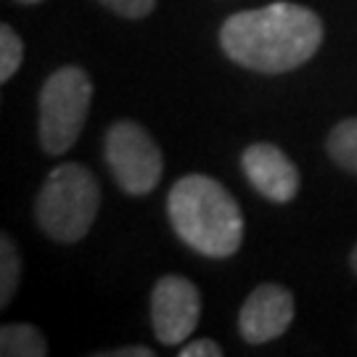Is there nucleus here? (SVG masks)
Wrapping results in <instances>:
<instances>
[{"label": "nucleus", "instance_id": "obj_9", "mask_svg": "<svg viewBox=\"0 0 357 357\" xmlns=\"http://www.w3.org/2000/svg\"><path fill=\"white\" fill-rule=\"evenodd\" d=\"M0 355L3 357H45L48 342L29 323H8L0 328Z\"/></svg>", "mask_w": 357, "mask_h": 357}, {"label": "nucleus", "instance_id": "obj_14", "mask_svg": "<svg viewBox=\"0 0 357 357\" xmlns=\"http://www.w3.org/2000/svg\"><path fill=\"white\" fill-rule=\"evenodd\" d=\"M222 347L212 339H196L191 344L180 347V357H220Z\"/></svg>", "mask_w": 357, "mask_h": 357}, {"label": "nucleus", "instance_id": "obj_4", "mask_svg": "<svg viewBox=\"0 0 357 357\" xmlns=\"http://www.w3.org/2000/svg\"><path fill=\"white\" fill-rule=\"evenodd\" d=\"M90 103L93 82L85 69L61 66L45 79L38 101L40 146L45 153L61 156L79 141V132L88 122Z\"/></svg>", "mask_w": 357, "mask_h": 357}, {"label": "nucleus", "instance_id": "obj_17", "mask_svg": "<svg viewBox=\"0 0 357 357\" xmlns=\"http://www.w3.org/2000/svg\"><path fill=\"white\" fill-rule=\"evenodd\" d=\"M19 3H26V6H32V3H40V0H19Z\"/></svg>", "mask_w": 357, "mask_h": 357}, {"label": "nucleus", "instance_id": "obj_2", "mask_svg": "<svg viewBox=\"0 0 357 357\" xmlns=\"http://www.w3.org/2000/svg\"><path fill=\"white\" fill-rule=\"evenodd\" d=\"M167 215L180 241L212 259L236 255L243 241L241 206L209 175L180 178L167 196Z\"/></svg>", "mask_w": 357, "mask_h": 357}, {"label": "nucleus", "instance_id": "obj_8", "mask_svg": "<svg viewBox=\"0 0 357 357\" xmlns=\"http://www.w3.org/2000/svg\"><path fill=\"white\" fill-rule=\"evenodd\" d=\"M241 169L252 188L275 204H289L299 191V169L273 143H252L241 156Z\"/></svg>", "mask_w": 357, "mask_h": 357}, {"label": "nucleus", "instance_id": "obj_11", "mask_svg": "<svg viewBox=\"0 0 357 357\" xmlns=\"http://www.w3.org/2000/svg\"><path fill=\"white\" fill-rule=\"evenodd\" d=\"M19 278H22V257L11 236L3 233L0 238V307H6L13 299Z\"/></svg>", "mask_w": 357, "mask_h": 357}, {"label": "nucleus", "instance_id": "obj_6", "mask_svg": "<svg viewBox=\"0 0 357 357\" xmlns=\"http://www.w3.org/2000/svg\"><path fill=\"white\" fill-rule=\"evenodd\" d=\"M202 318V294L183 275L159 278L151 291V323L162 344H183Z\"/></svg>", "mask_w": 357, "mask_h": 357}, {"label": "nucleus", "instance_id": "obj_12", "mask_svg": "<svg viewBox=\"0 0 357 357\" xmlns=\"http://www.w3.org/2000/svg\"><path fill=\"white\" fill-rule=\"evenodd\" d=\"M24 61V43L8 24L0 26V82H8Z\"/></svg>", "mask_w": 357, "mask_h": 357}, {"label": "nucleus", "instance_id": "obj_7", "mask_svg": "<svg viewBox=\"0 0 357 357\" xmlns=\"http://www.w3.org/2000/svg\"><path fill=\"white\" fill-rule=\"evenodd\" d=\"M294 320V296L278 283H259L238 312V331L246 344H265L286 333Z\"/></svg>", "mask_w": 357, "mask_h": 357}, {"label": "nucleus", "instance_id": "obj_3", "mask_svg": "<svg viewBox=\"0 0 357 357\" xmlns=\"http://www.w3.org/2000/svg\"><path fill=\"white\" fill-rule=\"evenodd\" d=\"M101 206V191L85 165L64 162L53 167L35 202L40 230L59 243H75L88 236Z\"/></svg>", "mask_w": 357, "mask_h": 357}, {"label": "nucleus", "instance_id": "obj_15", "mask_svg": "<svg viewBox=\"0 0 357 357\" xmlns=\"http://www.w3.org/2000/svg\"><path fill=\"white\" fill-rule=\"evenodd\" d=\"M101 357H153V349H149V347H119L112 352H101Z\"/></svg>", "mask_w": 357, "mask_h": 357}, {"label": "nucleus", "instance_id": "obj_10", "mask_svg": "<svg viewBox=\"0 0 357 357\" xmlns=\"http://www.w3.org/2000/svg\"><path fill=\"white\" fill-rule=\"evenodd\" d=\"M328 156L336 165L357 175V116L339 122L328 135Z\"/></svg>", "mask_w": 357, "mask_h": 357}, {"label": "nucleus", "instance_id": "obj_13", "mask_svg": "<svg viewBox=\"0 0 357 357\" xmlns=\"http://www.w3.org/2000/svg\"><path fill=\"white\" fill-rule=\"evenodd\" d=\"M101 3L119 16H125V19H143L156 6V0H101Z\"/></svg>", "mask_w": 357, "mask_h": 357}, {"label": "nucleus", "instance_id": "obj_1", "mask_svg": "<svg viewBox=\"0 0 357 357\" xmlns=\"http://www.w3.org/2000/svg\"><path fill=\"white\" fill-rule=\"evenodd\" d=\"M323 43V22L312 8L270 3L233 13L220 29V45L243 69L281 75L307 64Z\"/></svg>", "mask_w": 357, "mask_h": 357}, {"label": "nucleus", "instance_id": "obj_16", "mask_svg": "<svg viewBox=\"0 0 357 357\" xmlns=\"http://www.w3.org/2000/svg\"><path fill=\"white\" fill-rule=\"evenodd\" d=\"M349 265H352V270L357 273V246L352 249V255H349Z\"/></svg>", "mask_w": 357, "mask_h": 357}, {"label": "nucleus", "instance_id": "obj_5", "mask_svg": "<svg viewBox=\"0 0 357 357\" xmlns=\"http://www.w3.org/2000/svg\"><path fill=\"white\" fill-rule=\"evenodd\" d=\"M103 153L119 188L130 196H146L162 180L165 156L149 130L132 119H122L109 128Z\"/></svg>", "mask_w": 357, "mask_h": 357}]
</instances>
